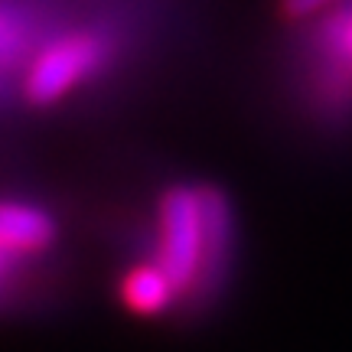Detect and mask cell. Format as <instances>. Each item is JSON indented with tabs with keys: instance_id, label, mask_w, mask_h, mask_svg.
<instances>
[{
	"instance_id": "2",
	"label": "cell",
	"mask_w": 352,
	"mask_h": 352,
	"mask_svg": "<svg viewBox=\"0 0 352 352\" xmlns=\"http://www.w3.org/2000/svg\"><path fill=\"white\" fill-rule=\"evenodd\" d=\"M91 59H95V43H88V39H69V43L52 46L30 72V82H26L30 101H39V104L56 101L65 88H72L82 78Z\"/></svg>"
},
{
	"instance_id": "6",
	"label": "cell",
	"mask_w": 352,
	"mask_h": 352,
	"mask_svg": "<svg viewBox=\"0 0 352 352\" xmlns=\"http://www.w3.org/2000/svg\"><path fill=\"white\" fill-rule=\"evenodd\" d=\"M336 0H280V13L287 20H303V16H314L316 10H323Z\"/></svg>"
},
{
	"instance_id": "3",
	"label": "cell",
	"mask_w": 352,
	"mask_h": 352,
	"mask_svg": "<svg viewBox=\"0 0 352 352\" xmlns=\"http://www.w3.org/2000/svg\"><path fill=\"white\" fill-rule=\"evenodd\" d=\"M56 239L50 212L23 202H0V252H33Z\"/></svg>"
},
{
	"instance_id": "1",
	"label": "cell",
	"mask_w": 352,
	"mask_h": 352,
	"mask_svg": "<svg viewBox=\"0 0 352 352\" xmlns=\"http://www.w3.org/2000/svg\"><path fill=\"white\" fill-rule=\"evenodd\" d=\"M206 219L199 189L176 186L160 206V267L176 290H192L202 274Z\"/></svg>"
},
{
	"instance_id": "7",
	"label": "cell",
	"mask_w": 352,
	"mask_h": 352,
	"mask_svg": "<svg viewBox=\"0 0 352 352\" xmlns=\"http://www.w3.org/2000/svg\"><path fill=\"white\" fill-rule=\"evenodd\" d=\"M3 267H7V252H0V277H3Z\"/></svg>"
},
{
	"instance_id": "4",
	"label": "cell",
	"mask_w": 352,
	"mask_h": 352,
	"mask_svg": "<svg viewBox=\"0 0 352 352\" xmlns=\"http://www.w3.org/2000/svg\"><path fill=\"white\" fill-rule=\"evenodd\" d=\"M199 199H202V219H206V254H202L199 284L202 287H212L219 280V271H222L228 254L232 212H228V202L219 189H199Z\"/></svg>"
},
{
	"instance_id": "5",
	"label": "cell",
	"mask_w": 352,
	"mask_h": 352,
	"mask_svg": "<svg viewBox=\"0 0 352 352\" xmlns=\"http://www.w3.org/2000/svg\"><path fill=\"white\" fill-rule=\"evenodd\" d=\"M176 294H179V290L173 287V280L164 274L160 264L134 267L124 280V303L134 314H144V316L164 314L166 307L176 300Z\"/></svg>"
}]
</instances>
